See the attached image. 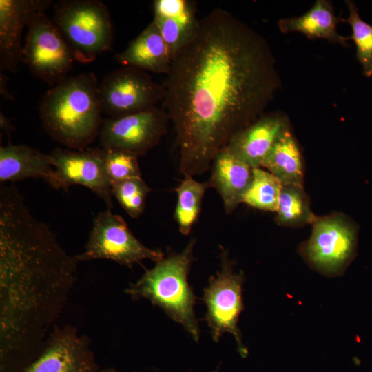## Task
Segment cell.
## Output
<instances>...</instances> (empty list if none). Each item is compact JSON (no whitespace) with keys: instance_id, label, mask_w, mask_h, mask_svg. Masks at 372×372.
I'll return each instance as SVG.
<instances>
[{"instance_id":"6da1fadb","label":"cell","mask_w":372,"mask_h":372,"mask_svg":"<svg viewBox=\"0 0 372 372\" xmlns=\"http://www.w3.org/2000/svg\"><path fill=\"white\" fill-rule=\"evenodd\" d=\"M180 171L201 174L231 137L263 115L280 87L267 41L216 8L173 57L163 84Z\"/></svg>"},{"instance_id":"7a4b0ae2","label":"cell","mask_w":372,"mask_h":372,"mask_svg":"<svg viewBox=\"0 0 372 372\" xmlns=\"http://www.w3.org/2000/svg\"><path fill=\"white\" fill-rule=\"evenodd\" d=\"M76 256L35 218L14 183L0 185V355L2 370L41 349L76 280Z\"/></svg>"},{"instance_id":"3957f363","label":"cell","mask_w":372,"mask_h":372,"mask_svg":"<svg viewBox=\"0 0 372 372\" xmlns=\"http://www.w3.org/2000/svg\"><path fill=\"white\" fill-rule=\"evenodd\" d=\"M97 78L93 72L68 76L51 87L39 107L42 126L56 141L75 150L87 148L103 120Z\"/></svg>"},{"instance_id":"277c9868","label":"cell","mask_w":372,"mask_h":372,"mask_svg":"<svg viewBox=\"0 0 372 372\" xmlns=\"http://www.w3.org/2000/svg\"><path fill=\"white\" fill-rule=\"evenodd\" d=\"M195 242L192 240L181 252L170 254L156 262L136 282L130 283L125 292L134 300L148 299L183 325L197 342L200 331L194 311L196 296L187 281L194 260Z\"/></svg>"},{"instance_id":"5b68a950","label":"cell","mask_w":372,"mask_h":372,"mask_svg":"<svg viewBox=\"0 0 372 372\" xmlns=\"http://www.w3.org/2000/svg\"><path fill=\"white\" fill-rule=\"evenodd\" d=\"M52 22L75 61L87 64L108 50L113 30L107 8L97 0H61L54 5Z\"/></svg>"},{"instance_id":"8992f818","label":"cell","mask_w":372,"mask_h":372,"mask_svg":"<svg viewBox=\"0 0 372 372\" xmlns=\"http://www.w3.org/2000/svg\"><path fill=\"white\" fill-rule=\"evenodd\" d=\"M220 258V270L210 278L204 290L203 299L207 307L205 320L214 342H218L224 333H229L234 335L241 355L246 357L247 350L238 327L239 316L243 310L244 275L241 271H234L233 262L224 248L221 249Z\"/></svg>"},{"instance_id":"52a82bcc","label":"cell","mask_w":372,"mask_h":372,"mask_svg":"<svg viewBox=\"0 0 372 372\" xmlns=\"http://www.w3.org/2000/svg\"><path fill=\"white\" fill-rule=\"evenodd\" d=\"M76 256L79 262L107 259L132 267L144 259L156 262L165 255L159 249L142 244L131 232L125 220L107 209L95 217L85 250Z\"/></svg>"},{"instance_id":"ba28073f","label":"cell","mask_w":372,"mask_h":372,"mask_svg":"<svg viewBox=\"0 0 372 372\" xmlns=\"http://www.w3.org/2000/svg\"><path fill=\"white\" fill-rule=\"evenodd\" d=\"M27 27L23 62L35 77L52 87L67 78L72 70V51L44 11L34 13Z\"/></svg>"},{"instance_id":"9c48e42d","label":"cell","mask_w":372,"mask_h":372,"mask_svg":"<svg viewBox=\"0 0 372 372\" xmlns=\"http://www.w3.org/2000/svg\"><path fill=\"white\" fill-rule=\"evenodd\" d=\"M102 112L110 118L139 112L163 101V85L155 82L145 71L131 66L112 71L99 85Z\"/></svg>"},{"instance_id":"30bf717a","label":"cell","mask_w":372,"mask_h":372,"mask_svg":"<svg viewBox=\"0 0 372 372\" xmlns=\"http://www.w3.org/2000/svg\"><path fill=\"white\" fill-rule=\"evenodd\" d=\"M312 225L311 237L302 249L304 256L324 275H340L355 251V227L340 215L316 218Z\"/></svg>"},{"instance_id":"8fae6325","label":"cell","mask_w":372,"mask_h":372,"mask_svg":"<svg viewBox=\"0 0 372 372\" xmlns=\"http://www.w3.org/2000/svg\"><path fill=\"white\" fill-rule=\"evenodd\" d=\"M169 117L163 108L154 107L134 114L103 120L99 133L102 149L136 157L158 144L167 132Z\"/></svg>"},{"instance_id":"7c38bea8","label":"cell","mask_w":372,"mask_h":372,"mask_svg":"<svg viewBox=\"0 0 372 372\" xmlns=\"http://www.w3.org/2000/svg\"><path fill=\"white\" fill-rule=\"evenodd\" d=\"M48 156L54 169L52 187L68 190L72 185H82L103 200L107 209L112 210L113 195L102 148L87 147L83 150L56 148Z\"/></svg>"},{"instance_id":"4fadbf2b","label":"cell","mask_w":372,"mask_h":372,"mask_svg":"<svg viewBox=\"0 0 372 372\" xmlns=\"http://www.w3.org/2000/svg\"><path fill=\"white\" fill-rule=\"evenodd\" d=\"M90 341L70 324L55 325L37 356L21 372H96Z\"/></svg>"},{"instance_id":"5bb4252c","label":"cell","mask_w":372,"mask_h":372,"mask_svg":"<svg viewBox=\"0 0 372 372\" xmlns=\"http://www.w3.org/2000/svg\"><path fill=\"white\" fill-rule=\"evenodd\" d=\"M50 0H0V69L14 72L23 62L21 37L32 15Z\"/></svg>"},{"instance_id":"9a60e30c","label":"cell","mask_w":372,"mask_h":372,"mask_svg":"<svg viewBox=\"0 0 372 372\" xmlns=\"http://www.w3.org/2000/svg\"><path fill=\"white\" fill-rule=\"evenodd\" d=\"M289 127L280 114L262 115L234 134L226 147L252 169L260 168L280 134Z\"/></svg>"},{"instance_id":"2e32d148","label":"cell","mask_w":372,"mask_h":372,"mask_svg":"<svg viewBox=\"0 0 372 372\" xmlns=\"http://www.w3.org/2000/svg\"><path fill=\"white\" fill-rule=\"evenodd\" d=\"M154 21L173 59L198 29L199 19L196 18L195 3L185 0H156L154 1Z\"/></svg>"},{"instance_id":"e0dca14e","label":"cell","mask_w":372,"mask_h":372,"mask_svg":"<svg viewBox=\"0 0 372 372\" xmlns=\"http://www.w3.org/2000/svg\"><path fill=\"white\" fill-rule=\"evenodd\" d=\"M253 169L224 147L215 156L208 183L220 194L225 211L231 213L242 203L252 179Z\"/></svg>"},{"instance_id":"ac0fdd59","label":"cell","mask_w":372,"mask_h":372,"mask_svg":"<svg viewBox=\"0 0 372 372\" xmlns=\"http://www.w3.org/2000/svg\"><path fill=\"white\" fill-rule=\"evenodd\" d=\"M40 178L53 187L54 169L48 154L24 145L11 143L0 148V182L14 183Z\"/></svg>"},{"instance_id":"d6986e66","label":"cell","mask_w":372,"mask_h":372,"mask_svg":"<svg viewBox=\"0 0 372 372\" xmlns=\"http://www.w3.org/2000/svg\"><path fill=\"white\" fill-rule=\"evenodd\" d=\"M116 59L123 66L165 74L172 60L167 45L154 21L129 43L125 50L116 54Z\"/></svg>"},{"instance_id":"ffe728a7","label":"cell","mask_w":372,"mask_h":372,"mask_svg":"<svg viewBox=\"0 0 372 372\" xmlns=\"http://www.w3.org/2000/svg\"><path fill=\"white\" fill-rule=\"evenodd\" d=\"M340 22L342 18L335 16L331 1L317 0L304 14L280 19L278 25L283 33L298 32L311 39H323L348 47L350 37L337 32V25Z\"/></svg>"},{"instance_id":"44dd1931","label":"cell","mask_w":372,"mask_h":372,"mask_svg":"<svg viewBox=\"0 0 372 372\" xmlns=\"http://www.w3.org/2000/svg\"><path fill=\"white\" fill-rule=\"evenodd\" d=\"M262 167L278 178L283 185L303 187L301 154L289 127L280 134Z\"/></svg>"},{"instance_id":"7402d4cb","label":"cell","mask_w":372,"mask_h":372,"mask_svg":"<svg viewBox=\"0 0 372 372\" xmlns=\"http://www.w3.org/2000/svg\"><path fill=\"white\" fill-rule=\"evenodd\" d=\"M209 187L208 181L198 182L193 176H186L175 189L177 194V203L174 216L178 225L179 231L187 235L200 211L203 198L206 189Z\"/></svg>"},{"instance_id":"603a6c76","label":"cell","mask_w":372,"mask_h":372,"mask_svg":"<svg viewBox=\"0 0 372 372\" xmlns=\"http://www.w3.org/2000/svg\"><path fill=\"white\" fill-rule=\"evenodd\" d=\"M282 187L280 180L269 172L254 168L242 203L256 209L276 212Z\"/></svg>"},{"instance_id":"cb8c5ba5","label":"cell","mask_w":372,"mask_h":372,"mask_svg":"<svg viewBox=\"0 0 372 372\" xmlns=\"http://www.w3.org/2000/svg\"><path fill=\"white\" fill-rule=\"evenodd\" d=\"M276 214L277 222L288 226L312 224L316 219L303 187L296 185H283Z\"/></svg>"},{"instance_id":"d4e9b609","label":"cell","mask_w":372,"mask_h":372,"mask_svg":"<svg viewBox=\"0 0 372 372\" xmlns=\"http://www.w3.org/2000/svg\"><path fill=\"white\" fill-rule=\"evenodd\" d=\"M349 17L342 18V22L350 25L352 39L356 48V58L362 65L363 74L372 76V25L364 21L359 15L358 8L352 1H346Z\"/></svg>"},{"instance_id":"484cf974","label":"cell","mask_w":372,"mask_h":372,"mask_svg":"<svg viewBox=\"0 0 372 372\" xmlns=\"http://www.w3.org/2000/svg\"><path fill=\"white\" fill-rule=\"evenodd\" d=\"M111 187L112 195L131 217L143 213L150 188L141 177L112 183Z\"/></svg>"},{"instance_id":"4316f807","label":"cell","mask_w":372,"mask_h":372,"mask_svg":"<svg viewBox=\"0 0 372 372\" xmlns=\"http://www.w3.org/2000/svg\"><path fill=\"white\" fill-rule=\"evenodd\" d=\"M103 150L105 167L111 184L141 177L138 157L116 150Z\"/></svg>"},{"instance_id":"83f0119b","label":"cell","mask_w":372,"mask_h":372,"mask_svg":"<svg viewBox=\"0 0 372 372\" xmlns=\"http://www.w3.org/2000/svg\"><path fill=\"white\" fill-rule=\"evenodd\" d=\"M0 127L1 131L5 132L8 136H10L11 132L14 129L10 120L1 112L0 114Z\"/></svg>"},{"instance_id":"f1b7e54d","label":"cell","mask_w":372,"mask_h":372,"mask_svg":"<svg viewBox=\"0 0 372 372\" xmlns=\"http://www.w3.org/2000/svg\"><path fill=\"white\" fill-rule=\"evenodd\" d=\"M8 78L6 76L3 74L0 75V91L1 95L4 99L7 100H13L12 96L10 94L9 91L6 88V83L8 82Z\"/></svg>"},{"instance_id":"f546056e","label":"cell","mask_w":372,"mask_h":372,"mask_svg":"<svg viewBox=\"0 0 372 372\" xmlns=\"http://www.w3.org/2000/svg\"><path fill=\"white\" fill-rule=\"evenodd\" d=\"M101 372H117V371H116L114 369H107V370L102 371Z\"/></svg>"}]
</instances>
